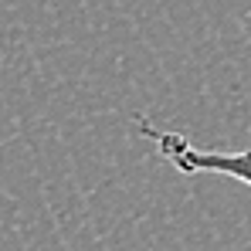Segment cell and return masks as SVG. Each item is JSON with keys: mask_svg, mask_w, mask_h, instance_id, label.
Segmentation results:
<instances>
[{"mask_svg": "<svg viewBox=\"0 0 251 251\" xmlns=\"http://www.w3.org/2000/svg\"><path fill=\"white\" fill-rule=\"evenodd\" d=\"M136 129L143 136L153 139L156 153L173 163L180 173H217V176H231L238 183L251 187V150H238V153H224V150H201L194 146L187 136L180 132H163L156 126H150L146 119H139Z\"/></svg>", "mask_w": 251, "mask_h": 251, "instance_id": "cell-1", "label": "cell"}]
</instances>
